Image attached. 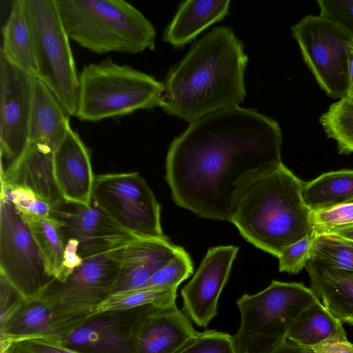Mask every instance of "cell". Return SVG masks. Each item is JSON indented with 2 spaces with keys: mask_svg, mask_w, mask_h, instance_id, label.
Masks as SVG:
<instances>
[{
  "mask_svg": "<svg viewBox=\"0 0 353 353\" xmlns=\"http://www.w3.org/2000/svg\"><path fill=\"white\" fill-rule=\"evenodd\" d=\"M277 121L239 106L207 115L172 141L165 179L174 203L196 215L231 222L243 190L282 163Z\"/></svg>",
  "mask_w": 353,
  "mask_h": 353,
  "instance_id": "6da1fadb",
  "label": "cell"
},
{
  "mask_svg": "<svg viewBox=\"0 0 353 353\" xmlns=\"http://www.w3.org/2000/svg\"><path fill=\"white\" fill-rule=\"evenodd\" d=\"M248 61L243 42L230 27L214 28L170 69L161 108L191 123L239 106L246 96Z\"/></svg>",
  "mask_w": 353,
  "mask_h": 353,
  "instance_id": "7a4b0ae2",
  "label": "cell"
},
{
  "mask_svg": "<svg viewBox=\"0 0 353 353\" xmlns=\"http://www.w3.org/2000/svg\"><path fill=\"white\" fill-rule=\"evenodd\" d=\"M304 181L283 163L250 182L239 194L231 223L256 248L275 257L314 233L302 197Z\"/></svg>",
  "mask_w": 353,
  "mask_h": 353,
  "instance_id": "3957f363",
  "label": "cell"
},
{
  "mask_svg": "<svg viewBox=\"0 0 353 353\" xmlns=\"http://www.w3.org/2000/svg\"><path fill=\"white\" fill-rule=\"evenodd\" d=\"M55 1L70 39L94 53L133 54L154 46V26L127 1Z\"/></svg>",
  "mask_w": 353,
  "mask_h": 353,
  "instance_id": "277c9868",
  "label": "cell"
},
{
  "mask_svg": "<svg viewBox=\"0 0 353 353\" xmlns=\"http://www.w3.org/2000/svg\"><path fill=\"white\" fill-rule=\"evenodd\" d=\"M164 84L154 77L111 59L85 65L79 73L74 117L97 122L161 106Z\"/></svg>",
  "mask_w": 353,
  "mask_h": 353,
  "instance_id": "5b68a950",
  "label": "cell"
},
{
  "mask_svg": "<svg viewBox=\"0 0 353 353\" xmlns=\"http://www.w3.org/2000/svg\"><path fill=\"white\" fill-rule=\"evenodd\" d=\"M320 299L303 283L273 280L236 301L241 322L232 336L236 353H272L287 340L299 316Z\"/></svg>",
  "mask_w": 353,
  "mask_h": 353,
  "instance_id": "8992f818",
  "label": "cell"
},
{
  "mask_svg": "<svg viewBox=\"0 0 353 353\" xmlns=\"http://www.w3.org/2000/svg\"><path fill=\"white\" fill-rule=\"evenodd\" d=\"M34 41L38 79L53 92L69 116L77 108L79 74L70 38L55 0H25Z\"/></svg>",
  "mask_w": 353,
  "mask_h": 353,
  "instance_id": "52a82bcc",
  "label": "cell"
},
{
  "mask_svg": "<svg viewBox=\"0 0 353 353\" xmlns=\"http://www.w3.org/2000/svg\"><path fill=\"white\" fill-rule=\"evenodd\" d=\"M292 32L306 65L320 88L330 97L347 99L352 36L320 14L307 15L292 26Z\"/></svg>",
  "mask_w": 353,
  "mask_h": 353,
  "instance_id": "ba28073f",
  "label": "cell"
},
{
  "mask_svg": "<svg viewBox=\"0 0 353 353\" xmlns=\"http://www.w3.org/2000/svg\"><path fill=\"white\" fill-rule=\"evenodd\" d=\"M92 202L136 236H165L161 225V207L138 172L95 175Z\"/></svg>",
  "mask_w": 353,
  "mask_h": 353,
  "instance_id": "9c48e42d",
  "label": "cell"
},
{
  "mask_svg": "<svg viewBox=\"0 0 353 353\" xmlns=\"http://www.w3.org/2000/svg\"><path fill=\"white\" fill-rule=\"evenodd\" d=\"M0 274L25 299L39 296L55 280L28 225L5 199L0 201Z\"/></svg>",
  "mask_w": 353,
  "mask_h": 353,
  "instance_id": "30bf717a",
  "label": "cell"
},
{
  "mask_svg": "<svg viewBox=\"0 0 353 353\" xmlns=\"http://www.w3.org/2000/svg\"><path fill=\"white\" fill-rule=\"evenodd\" d=\"M124 246L83 259L64 281L54 280L39 296L65 314L87 316L94 313L112 293Z\"/></svg>",
  "mask_w": 353,
  "mask_h": 353,
  "instance_id": "8fae6325",
  "label": "cell"
},
{
  "mask_svg": "<svg viewBox=\"0 0 353 353\" xmlns=\"http://www.w3.org/2000/svg\"><path fill=\"white\" fill-rule=\"evenodd\" d=\"M154 306L94 312L68 335L51 342L80 353H137V330Z\"/></svg>",
  "mask_w": 353,
  "mask_h": 353,
  "instance_id": "7c38bea8",
  "label": "cell"
},
{
  "mask_svg": "<svg viewBox=\"0 0 353 353\" xmlns=\"http://www.w3.org/2000/svg\"><path fill=\"white\" fill-rule=\"evenodd\" d=\"M0 51V145L5 169L28 143L33 79Z\"/></svg>",
  "mask_w": 353,
  "mask_h": 353,
  "instance_id": "4fadbf2b",
  "label": "cell"
},
{
  "mask_svg": "<svg viewBox=\"0 0 353 353\" xmlns=\"http://www.w3.org/2000/svg\"><path fill=\"white\" fill-rule=\"evenodd\" d=\"M52 216L62 223L66 241H79L78 254L83 259L125 245L139 238L113 221L92 202L90 206L65 200L52 206Z\"/></svg>",
  "mask_w": 353,
  "mask_h": 353,
  "instance_id": "5bb4252c",
  "label": "cell"
},
{
  "mask_svg": "<svg viewBox=\"0 0 353 353\" xmlns=\"http://www.w3.org/2000/svg\"><path fill=\"white\" fill-rule=\"evenodd\" d=\"M239 248H210L195 274L181 290L183 312L199 327H207L217 314L220 294L229 278Z\"/></svg>",
  "mask_w": 353,
  "mask_h": 353,
  "instance_id": "9a60e30c",
  "label": "cell"
},
{
  "mask_svg": "<svg viewBox=\"0 0 353 353\" xmlns=\"http://www.w3.org/2000/svg\"><path fill=\"white\" fill-rule=\"evenodd\" d=\"M87 316L63 314L41 296L23 299L10 314L0 321L1 353L7 352L13 343L21 341L59 339L70 333Z\"/></svg>",
  "mask_w": 353,
  "mask_h": 353,
  "instance_id": "2e32d148",
  "label": "cell"
},
{
  "mask_svg": "<svg viewBox=\"0 0 353 353\" xmlns=\"http://www.w3.org/2000/svg\"><path fill=\"white\" fill-rule=\"evenodd\" d=\"M54 174L63 200L87 207L91 205L95 175L90 153L71 127L54 150Z\"/></svg>",
  "mask_w": 353,
  "mask_h": 353,
  "instance_id": "e0dca14e",
  "label": "cell"
},
{
  "mask_svg": "<svg viewBox=\"0 0 353 353\" xmlns=\"http://www.w3.org/2000/svg\"><path fill=\"white\" fill-rule=\"evenodd\" d=\"M54 152L46 141H28L15 161L1 168V181L29 190L52 206L57 204L63 199L54 174Z\"/></svg>",
  "mask_w": 353,
  "mask_h": 353,
  "instance_id": "ac0fdd59",
  "label": "cell"
},
{
  "mask_svg": "<svg viewBox=\"0 0 353 353\" xmlns=\"http://www.w3.org/2000/svg\"><path fill=\"white\" fill-rule=\"evenodd\" d=\"M181 248L165 236L131 241L123 248L119 273L111 294L144 287Z\"/></svg>",
  "mask_w": 353,
  "mask_h": 353,
  "instance_id": "d6986e66",
  "label": "cell"
},
{
  "mask_svg": "<svg viewBox=\"0 0 353 353\" xmlns=\"http://www.w3.org/2000/svg\"><path fill=\"white\" fill-rule=\"evenodd\" d=\"M197 332L176 303L154 306L142 319L136 334L137 353H174Z\"/></svg>",
  "mask_w": 353,
  "mask_h": 353,
  "instance_id": "ffe728a7",
  "label": "cell"
},
{
  "mask_svg": "<svg viewBox=\"0 0 353 353\" xmlns=\"http://www.w3.org/2000/svg\"><path fill=\"white\" fill-rule=\"evenodd\" d=\"M305 269L310 288L341 322L353 325V274L309 259Z\"/></svg>",
  "mask_w": 353,
  "mask_h": 353,
  "instance_id": "44dd1931",
  "label": "cell"
},
{
  "mask_svg": "<svg viewBox=\"0 0 353 353\" xmlns=\"http://www.w3.org/2000/svg\"><path fill=\"white\" fill-rule=\"evenodd\" d=\"M70 128L69 115L58 99L43 81L34 78L28 141H46L55 150Z\"/></svg>",
  "mask_w": 353,
  "mask_h": 353,
  "instance_id": "7402d4cb",
  "label": "cell"
},
{
  "mask_svg": "<svg viewBox=\"0 0 353 353\" xmlns=\"http://www.w3.org/2000/svg\"><path fill=\"white\" fill-rule=\"evenodd\" d=\"M230 0H188L181 2L166 28L163 40L182 48L228 14Z\"/></svg>",
  "mask_w": 353,
  "mask_h": 353,
  "instance_id": "603a6c76",
  "label": "cell"
},
{
  "mask_svg": "<svg viewBox=\"0 0 353 353\" xmlns=\"http://www.w3.org/2000/svg\"><path fill=\"white\" fill-rule=\"evenodd\" d=\"M1 50L8 59L34 78H38L33 32L25 0L12 2L8 18L2 28Z\"/></svg>",
  "mask_w": 353,
  "mask_h": 353,
  "instance_id": "cb8c5ba5",
  "label": "cell"
},
{
  "mask_svg": "<svg viewBox=\"0 0 353 353\" xmlns=\"http://www.w3.org/2000/svg\"><path fill=\"white\" fill-rule=\"evenodd\" d=\"M302 197L312 212L353 203V170L325 172L304 182Z\"/></svg>",
  "mask_w": 353,
  "mask_h": 353,
  "instance_id": "d4e9b609",
  "label": "cell"
},
{
  "mask_svg": "<svg viewBox=\"0 0 353 353\" xmlns=\"http://www.w3.org/2000/svg\"><path fill=\"white\" fill-rule=\"evenodd\" d=\"M337 335H347L343 323L319 301L299 316L290 327L287 340L296 345L310 348Z\"/></svg>",
  "mask_w": 353,
  "mask_h": 353,
  "instance_id": "484cf974",
  "label": "cell"
},
{
  "mask_svg": "<svg viewBox=\"0 0 353 353\" xmlns=\"http://www.w3.org/2000/svg\"><path fill=\"white\" fill-rule=\"evenodd\" d=\"M25 223L40 250L49 273L55 280L61 281L67 241L62 230V223L52 216Z\"/></svg>",
  "mask_w": 353,
  "mask_h": 353,
  "instance_id": "4316f807",
  "label": "cell"
},
{
  "mask_svg": "<svg viewBox=\"0 0 353 353\" xmlns=\"http://www.w3.org/2000/svg\"><path fill=\"white\" fill-rule=\"evenodd\" d=\"M177 288H141L111 294L96 312L128 310L148 305L165 307L175 304Z\"/></svg>",
  "mask_w": 353,
  "mask_h": 353,
  "instance_id": "83f0119b",
  "label": "cell"
},
{
  "mask_svg": "<svg viewBox=\"0 0 353 353\" xmlns=\"http://www.w3.org/2000/svg\"><path fill=\"white\" fill-rule=\"evenodd\" d=\"M319 122L327 138L336 142L339 154L353 153V102L341 99L331 104Z\"/></svg>",
  "mask_w": 353,
  "mask_h": 353,
  "instance_id": "f1b7e54d",
  "label": "cell"
},
{
  "mask_svg": "<svg viewBox=\"0 0 353 353\" xmlns=\"http://www.w3.org/2000/svg\"><path fill=\"white\" fill-rule=\"evenodd\" d=\"M310 259L353 274V241L331 234H316Z\"/></svg>",
  "mask_w": 353,
  "mask_h": 353,
  "instance_id": "f546056e",
  "label": "cell"
},
{
  "mask_svg": "<svg viewBox=\"0 0 353 353\" xmlns=\"http://www.w3.org/2000/svg\"><path fill=\"white\" fill-rule=\"evenodd\" d=\"M1 199L8 201L24 222L52 216V205L32 191L1 181Z\"/></svg>",
  "mask_w": 353,
  "mask_h": 353,
  "instance_id": "4dcf8cb0",
  "label": "cell"
},
{
  "mask_svg": "<svg viewBox=\"0 0 353 353\" xmlns=\"http://www.w3.org/2000/svg\"><path fill=\"white\" fill-rule=\"evenodd\" d=\"M192 273L193 263L191 257L182 248L168 263L152 276L143 288H178Z\"/></svg>",
  "mask_w": 353,
  "mask_h": 353,
  "instance_id": "1f68e13d",
  "label": "cell"
},
{
  "mask_svg": "<svg viewBox=\"0 0 353 353\" xmlns=\"http://www.w3.org/2000/svg\"><path fill=\"white\" fill-rule=\"evenodd\" d=\"M174 353H236L232 336L206 330L191 338Z\"/></svg>",
  "mask_w": 353,
  "mask_h": 353,
  "instance_id": "d6a6232c",
  "label": "cell"
},
{
  "mask_svg": "<svg viewBox=\"0 0 353 353\" xmlns=\"http://www.w3.org/2000/svg\"><path fill=\"white\" fill-rule=\"evenodd\" d=\"M312 220L316 234H328L336 230L353 227V203L312 212Z\"/></svg>",
  "mask_w": 353,
  "mask_h": 353,
  "instance_id": "836d02e7",
  "label": "cell"
},
{
  "mask_svg": "<svg viewBox=\"0 0 353 353\" xmlns=\"http://www.w3.org/2000/svg\"><path fill=\"white\" fill-rule=\"evenodd\" d=\"M315 233L305 236L284 249L278 256L279 270L291 274L299 273L310 257Z\"/></svg>",
  "mask_w": 353,
  "mask_h": 353,
  "instance_id": "e575fe53",
  "label": "cell"
},
{
  "mask_svg": "<svg viewBox=\"0 0 353 353\" xmlns=\"http://www.w3.org/2000/svg\"><path fill=\"white\" fill-rule=\"evenodd\" d=\"M320 15L336 23L353 38V0H318Z\"/></svg>",
  "mask_w": 353,
  "mask_h": 353,
  "instance_id": "d590c367",
  "label": "cell"
},
{
  "mask_svg": "<svg viewBox=\"0 0 353 353\" xmlns=\"http://www.w3.org/2000/svg\"><path fill=\"white\" fill-rule=\"evenodd\" d=\"M10 353H80L43 339H28L12 345Z\"/></svg>",
  "mask_w": 353,
  "mask_h": 353,
  "instance_id": "8d00e7d4",
  "label": "cell"
},
{
  "mask_svg": "<svg viewBox=\"0 0 353 353\" xmlns=\"http://www.w3.org/2000/svg\"><path fill=\"white\" fill-rule=\"evenodd\" d=\"M25 299L0 274V321L10 314Z\"/></svg>",
  "mask_w": 353,
  "mask_h": 353,
  "instance_id": "74e56055",
  "label": "cell"
},
{
  "mask_svg": "<svg viewBox=\"0 0 353 353\" xmlns=\"http://www.w3.org/2000/svg\"><path fill=\"white\" fill-rule=\"evenodd\" d=\"M312 353H353V343L347 335L332 336L310 347Z\"/></svg>",
  "mask_w": 353,
  "mask_h": 353,
  "instance_id": "f35d334b",
  "label": "cell"
},
{
  "mask_svg": "<svg viewBox=\"0 0 353 353\" xmlns=\"http://www.w3.org/2000/svg\"><path fill=\"white\" fill-rule=\"evenodd\" d=\"M79 241L75 239H68L66 241L63 254L64 281L83 262V259L78 254Z\"/></svg>",
  "mask_w": 353,
  "mask_h": 353,
  "instance_id": "ab89813d",
  "label": "cell"
},
{
  "mask_svg": "<svg viewBox=\"0 0 353 353\" xmlns=\"http://www.w3.org/2000/svg\"><path fill=\"white\" fill-rule=\"evenodd\" d=\"M272 353H312V352L310 348L303 347L287 341Z\"/></svg>",
  "mask_w": 353,
  "mask_h": 353,
  "instance_id": "60d3db41",
  "label": "cell"
},
{
  "mask_svg": "<svg viewBox=\"0 0 353 353\" xmlns=\"http://www.w3.org/2000/svg\"><path fill=\"white\" fill-rule=\"evenodd\" d=\"M349 61V90L347 98L345 99L353 100V46L350 47L348 52Z\"/></svg>",
  "mask_w": 353,
  "mask_h": 353,
  "instance_id": "b9f144b4",
  "label": "cell"
},
{
  "mask_svg": "<svg viewBox=\"0 0 353 353\" xmlns=\"http://www.w3.org/2000/svg\"><path fill=\"white\" fill-rule=\"evenodd\" d=\"M353 241V227L332 231L328 234Z\"/></svg>",
  "mask_w": 353,
  "mask_h": 353,
  "instance_id": "7bdbcfd3",
  "label": "cell"
},
{
  "mask_svg": "<svg viewBox=\"0 0 353 353\" xmlns=\"http://www.w3.org/2000/svg\"><path fill=\"white\" fill-rule=\"evenodd\" d=\"M351 101H352V102H353V100H352Z\"/></svg>",
  "mask_w": 353,
  "mask_h": 353,
  "instance_id": "ee69618b",
  "label": "cell"
}]
</instances>
